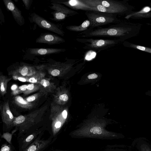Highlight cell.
Returning a JSON list of instances; mask_svg holds the SVG:
<instances>
[{
  "mask_svg": "<svg viewBox=\"0 0 151 151\" xmlns=\"http://www.w3.org/2000/svg\"><path fill=\"white\" fill-rule=\"evenodd\" d=\"M142 24L126 22L88 29L78 34V38L94 37H112L124 42L127 39L137 36L139 33Z\"/></svg>",
  "mask_w": 151,
  "mask_h": 151,
  "instance_id": "6da1fadb",
  "label": "cell"
},
{
  "mask_svg": "<svg viewBox=\"0 0 151 151\" xmlns=\"http://www.w3.org/2000/svg\"><path fill=\"white\" fill-rule=\"evenodd\" d=\"M88 5L95 7L98 11L128 15L133 13L134 7L128 2L111 0H82Z\"/></svg>",
  "mask_w": 151,
  "mask_h": 151,
  "instance_id": "7a4b0ae2",
  "label": "cell"
},
{
  "mask_svg": "<svg viewBox=\"0 0 151 151\" xmlns=\"http://www.w3.org/2000/svg\"><path fill=\"white\" fill-rule=\"evenodd\" d=\"M85 14L90 22L89 29L122 22L117 18V14H116L95 11H86Z\"/></svg>",
  "mask_w": 151,
  "mask_h": 151,
  "instance_id": "3957f363",
  "label": "cell"
},
{
  "mask_svg": "<svg viewBox=\"0 0 151 151\" xmlns=\"http://www.w3.org/2000/svg\"><path fill=\"white\" fill-rule=\"evenodd\" d=\"M76 40L83 43V48L85 49L100 51L117 45L121 41L118 39H94L92 38H77Z\"/></svg>",
  "mask_w": 151,
  "mask_h": 151,
  "instance_id": "277c9868",
  "label": "cell"
},
{
  "mask_svg": "<svg viewBox=\"0 0 151 151\" xmlns=\"http://www.w3.org/2000/svg\"><path fill=\"white\" fill-rule=\"evenodd\" d=\"M75 137L100 138L117 137L116 133L107 131L101 126L95 125L83 128L73 132Z\"/></svg>",
  "mask_w": 151,
  "mask_h": 151,
  "instance_id": "5b68a950",
  "label": "cell"
},
{
  "mask_svg": "<svg viewBox=\"0 0 151 151\" xmlns=\"http://www.w3.org/2000/svg\"><path fill=\"white\" fill-rule=\"evenodd\" d=\"M29 19L31 22L35 23L42 29L62 36L65 35V32L59 25L48 21L35 12L31 14Z\"/></svg>",
  "mask_w": 151,
  "mask_h": 151,
  "instance_id": "8992f818",
  "label": "cell"
},
{
  "mask_svg": "<svg viewBox=\"0 0 151 151\" xmlns=\"http://www.w3.org/2000/svg\"><path fill=\"white\" fill-rule=\"evenodd\" d=\"M51 2H56L64 4L70 8L76 10H81L86 11H98L97 9L85 3L82 0H52Z\"/></svg>",
  "mask_w": 151,
  "mask_h": 151,
  "instance_id": "52a82bcc",
  "label": "cell"
},
{
  "mask_svg": "<svg viewBox=\"0 0 151 151\" xmlns=\"http://www.w3.org/2000/svg\"><path fill=\"white\" fill-rule=\"evenodd\" d=\"M36 43L49 45L59 44L65 42V40L57 34L50 32L42 33L36 39Z\"/></svg>",
  "mask_w": 151,
  "mask_h": 151,
  "instance_id": "ba28073f",
  "label": "cell"
},
{
  "mask_svg": "<svg viewBox=\"0 0 151 151\" xmlns=\"http://www.w3.org/2000/svg\"><path fill=\"white\" fill-rule=\"evenodd\" d=\"M3 1L6 9L11 12L17 23L20 26L23 25L25 23L24 18L21 11L14 3L11 0H3Z\"/></svg>",
  "mask_w": 151,
  "mask_h": 151,
  "instance_id": "9c48e42d",
  "label": "cell"
},
{
  "mask_svg": "<svg viewBox=\"0 0 151 151\" xmlns=\"http://www.w3.org/2000/svg\"><path fill=\"white\" fill-rule=\"evenodd\" d=\"M66 50V49L63 48H28L27 52L30 55H44L59 53Z\"/></svg>",
  "mask_w": 151,
  "mask_h": 151,
  "instance_id": "30bf717a",
  "label": "cell"
},
{
  "mask_svg": "<svg viewBox=\"0 0 151 151\" xmlns=\"http://www.w3.org/2000/svg\"><path fill=\"white\" fill-rule=\"evenodd\" d=\"M2 118L3 122L7 127H10L14 126L15 118L10 109L8 103L4 104L3 107Z\"/></svg>",
  "mask_w": 151,
  "mask_h": 151,
  "instance_id": "8fae6325",
  "label": "cell"
},
{
  "mask_svg": "<svg viewBox=\"0 0 151 151\" xmlns=\"http://www.w3.org/2000/svg\"><path fill=\"white\" fill-rule=\"evenodd\" d=\"M51 6H49L50 9L65 14L69 17L73 16L78 14L77 12L60 3L51 2Z\"/></svg>",
  "mask_w": 151,
  "mask_h": 151,
  "instance_id": "7c38bea8",
  "label": "cell"
},
{
  "mask_svg": "<svg viewBox=\"0 0 151 151\" xmlns=\"http://www.w3.org/2000/svg\"><path fill=\"white\" fill-rule=\"evenodd\" d=\"M50 139L42 140L37 138L24 151H40L50 143Z\"/></svg>",
  "mask_w": 151,
  "mask_h": 151,
  "instance_id": "4fadbf2b",
  "label": "cell"
},
{
  "mask_svg": "<svg viewBox=\"0 0 151 151\" xmlns=\"http://www.w3.org/2000/svg\"><path fill=\"white\" fill-rule=\"evenodd\" d=\"M41 92L44 93L52 92L55 88L54 84L49 79L43 78L38 83Z\"/></svg>",
  "mask_w": 151,
  "mask_h": 151,
  "instance_id": "5bb4252c",
  "label": "cell"
},
{
  "mask_svg": "<svg viewBox=\"0 0 151 151\" xmlns=\"http://www.w3.org/2000/svg\"><path fill=\"white\" fill-rule=\"evenodd\" d=\"M91 23L88 19L85 20L79 25H71L66 27V29L70 31L76 32H83L87 30L90 27Z\"/></svg>",
  "mask_w": 151,
  "mask_h": 151,
  "instance_id": "9a60e30c",
  "label": "cell"
},
{
  "mask_svg": "<svg viewBox=\"0 0 151 151\" xmlns=\"http://www.w3.org/2000/svg\"><path fill=\"white\" fill-rule=\"evenodd\" d=\"M123 44L126 47L134 48L151 53V48L150 47L137 45L126 41H124Z\"/></svg>",
  "mask_w": 151,
  "mask_h": 151,
  "instance_id": "2e32d148",
  "label": "cell"
},
{
  "mask_svg": "<svg viewBox=\"0 0 151 151\" xmlns=\"http://www.w3.org/2000/svg\"><path fill=\"white\" fill-rule=\"evenodd\" d=\"M45 74L41 72L36 73L27 78V81L31 83L38 84L45 76Z\"/></svg>",
  "mask_w": 151,
  "mask_h": 151,
  "instance_id": "e0dca14e",
  "label": "cell"
},
{
  "mask_svg": "<svg viewBox=\"0 0 151 151\" xmlns=\"http://www.w3.org/2000/svg\"><path fill=\"white\" fill-rule=\"evenodd\" d=\"M15 101L16 103L22 107L29 109L31 108L32 105L24 100L20 96H17L15 98Z\"/></svg>",
  "mask_w": 151,
  "mask_h": 151,
  "instance_id": "ac0fdd59",
  "label": "cell"
},
{
  "mask_svg": "<svg viewBox=\"0 0 151 151\" xmlns=\"http://www.w3.org/2000/svg\"><path fill=\"white\" fill-rule=\"evenodd\" d=\"M51 14L52 15L53 17L50 18V19L56 22L63 20L67 17H69L65 14L55 11L51 12Z\"/></svg>",
  "mask_w": 151,
  "mask_h": 151,
  "instance_id": "d6986e66",
  "label": "cell"
},
{
  "mask_svg": "<svg viewBox=\"0 0 151 151\" xmlns=\"http://www.w3.org/2000/svg\"><path fill=\"white\" fill-rule=\"evenodd\" d=\"M8 79L3 76H0V91L2 95L6 93Z\"/></svg>",
  "mask_w": 151,
  "mask_h": 151,
  "instance_id": "ffe728a7",
  "label": "cell"
},
{
  "mask_svg": "<svg viewBox=\"0 0 151 151\" xmlns=\"http://www.w3.org/2000/svg\"><path fill=\"white\" fill-rule=\"evenodd\" d=\"M38 133V132H35L28 136L24 141L22 148L23 149H25L26 148H27L28 144L35 139Z\"/></svg>",
  "mask_w": 151,
  "mask_h": 151,
  "instance_id": "44dd1931",
  "label": "cell"
},
{
  "mask_svg": "<svg viewBox=\"0 0 151 151\" xmlns=\"http://www.w3.org/2000/svg\"><path fill=\"white\" fill-rule=\"evenodd\" d=\"M33 68L25 65L20 66L18 71L21 75L23 76H25L28 75L29 71L32 70Z\"/></svg>",
  "mask_w": 151,
  "mask_h": 151,
  "instance_id": "7402d4cb",
  "label": "cell"
},
{
  "mask_svg": "<svg viewBox=\"0 0 151 151\" xmlns=\"http://www.w3.org/2000/svg\"><path fill=\"white\" fill-rule=\"evenodd\" d=\"M31 83L27 85L26 91L24 92L26 94L29 93H30L34 92L39 89L38 84Z\"/></svg>",
  "mask_w": 151,
  "mask_h": 151,
  "instance_id": "603a6c76",
  "label": "cell"
},
{
  "mask_svg": "<svg viewBox=\"0 0 151 151\" xmlns=\"http://www.w3.org/2000/svg\"><path fill=\"white\" fill-rule=\"evenodd\" d=\"M40 96V94L39 93L35 94L28 97L26 98V100L28 102L31 103L30 102L34 101L38 99Z\"/></svg>",
  "mask_w": 151,
  "mask_h": 151,
  "instance_id": "cb8c5ba5",
  "label": "cell"
},
{
  "mask_svg": "<svg viewBox=\"0 0 151 151\" xmlns=\"http://www.w3.org/2000/svg\"><path fill=\"white\" fill-rule=\"evenodd\" d=\"M24 4L26 10H29L30 9L32 2V0H22Z\"/></svg>",
  "mask_w": 151,
  "mask_h": 151,
  "instance_id": "d4e9b609",
  "label": "cell"
},
{
  "mask_svg": "<svg viewBox=\"0 0 151 151\" xmlns=\"http://www.w3.org/2000/svg\"><path fill=\"white\" fill-rule=\"evenodd\" d=\"M12 137V134L8 133H5L2 136V137L10 143L11 142Z\"/></svg>",
  "mask_w": 151,
  "mask_h": 151,
  "instance_id": "484cf974",
  "label": "cell"
},
{
  "mask_svg": "<svg viewBox=\"0 0 151 151\" xmlns=\"http://www.w3.org/2000/svg\"><path fill=\"white\" fill-rule=\"evenodd\" d=\"M58 99L60 101H67L68 99V95L65 94H63L60 95L58 97Z\"/></svg>",
  "mask_w": 151,
  "mask_h": 151,
  "instance_id": "4316f807",
  "label": "cell"
},
{
  "mask_svg": "<svg viewBox=\"0 0 151 151\" xmlns=\"http://www.w3.org/2000/svg\"><path fill=\"white\" fill-rule=\"evenodd\" d=\"M140 148L141 151H151V149L150 147L145 144L142 145Z\"/></svg>",
  "mask_w": 151,
  "mask_h": 151,
  "instance_id": "83f0119b",
  "label": "cell"
},
{
  "mask_svg": "<svg viewBox=\"0 0 151 151\" xmlns=\"http://www.w3.org/2000/svg\"><path fill=\"white\" fill-rule=\"evenodd\" d=\"M27 85H24L21 86L19 87V89L20 91L23 92L24 91V92L27 90Z\"/></svg>",
  "mask_w": 151,
  "mask_h": 151,
  "instance_id": "f1b7e54d",
  "label": "cell"
},
{
  "mask_svg": "<svg viewBox=\"0 0 151 151\" xmlns=\"http://www.w3.org/2000/svg\"><path fill=\"white\" fill-rule=\"evenodd\" d=\"M10 148L9 146L7 145H4L1 148V151H10Z\"/></svg>",
  "mask_w": 151,
  "mask_h": 151,
  "instance_id": "f546056e",
  "label": "cell"
},
{
  "mask_svg": "<svg viewBox=\"0 0 151 151\" xmlns=\"http://www.w3.org/2000/svg\"><path fill=\"white\" fill-rule=\"evenodd\" d=\"M98 77V75L95 73H93L89 75L88 76V78L89 79H93L96 78Z\"/></svg>",
  "mask_w": 151,
  "mask_h": 151,
  "instance_id": "4dcf8cb0",
  "label": "cell"
},
{
  "mask_svg": "<svg viewBox=\"0 0 151 151\" xmlns=\"http://www.w3.org/2000/svg\"><path fill=\"white\" fill-rule=\"evenodd\" d=\"M17 79L19 81L22 82H25L27 81V78L23 77H19L17 78Z\"/></svg>",
  "mask_w": 151,
  "mask_h": 151,
  "instance_id": "1f68e13d",
  "label": "cell"
},
{
  "mask_svg": "<svg viewBox=\"0 0 151 151\" xmlns=\"http://www.w3.org/2000/svg\"><path fill=\"white\" fill-rule=\"evenodd\" d=\"M62 116L64 119H66L67 116V112L66 110H64L62 113Z\"/></svg>",
  "mask_w": 151,
  "mask_h": 151,
  "instance_id": "d6a6232c",
  "label": "cell"
},
{
  "mask_svg": "<svg viewBox=\"0 0 151 151\" xmlns=\"http://www.w3.org/2000/svg\"><path fill=\"white\" fill-rule=\"evenodd\" d=\"M17 88V86L16 84H14L11 87L12 90L13 91L16 90Z\"/></svg>",
  "mask_w": 151,
  "mask_h": 151,
  "instance_id": "836d02e7",
  "label": "cell"
}]
</instances>
